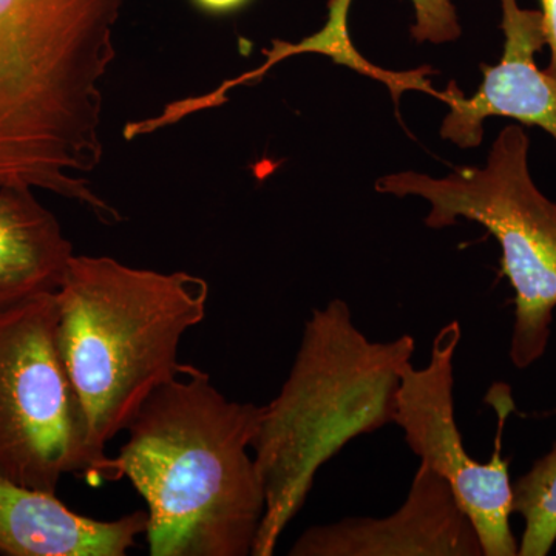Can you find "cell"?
<instances>
[{"label": "cell", "instance_id": "1", "mask_svg": "<svg viewBox=\"0 0 556 556\" xmlns=\"http://www.w3.org/2000/svg\"><path fill=\"white\" fill-rule=\"evenodd\" d=\"M126 0H0V189L97 208L104 80Z\"/></svg>", "mask_w": 556, "mask_h": 556}, {"label": "cell", "instance_id": "2", "mask_svg": "<svg viewBox=\"0 0 556 556\" xmlns=\"http://www.w3.org/2000/svg\"><path fill=\"white\" fill-rule=\"evenodd\" d=\"M262 413L192 365L146 399L113 464L144 497L150 556L252 555L266 507L249 453Z\"/></svg>", "mask_w": 556, "mask_h": 556}, {"label": "cell", "instance_id": "3", "mask_svg": "<svg viewBox=\"0 0 556 556\" xmlns=\"http://www.w3.org/2000/svg\"><path fill=\"white\" fill-rule=\"evenodd\" d=\"M415 351L409 334L388 342L368 339L345 300L311 313L288 379L263 405L252 442L266 496L252 555H274L325 464L354 439L394 424Z\"/></svg>", "mask_w": 556, "mask_h": 556}, {"label": "cell", "instance_id": "4", "mask_svg": "<svg viewBox=\"0 0 556 556\" xmlns=\"http://www.w3.org/2000/svg\"><path fill=\"white\" fill-rule=\"evenodd\" d=\"M208 283L177 270L73 255L58 289V343L98 453L182 365L178 348L207 313Z\"/></svg>", "mask_w": 556, "mask_h": 556}, {"label": "cell", "instance_id": "5", "mask_svg": "<svg viewBox=\"0 0 556 556\" xmlns=\"http://www.w3.org/2000/svg\"><path fill=\"white\" fill-rule=\"evenodd\" d=\"M529 149L526 130L510 124L493 141L485 166L457 167L442 178L397 172L375 186L386 195L426 200L430 229L466 218L495 236L504 276L515 291L508 356L518 369L532 367L546 354L556 308V203L536 188Z\"/></svg>", "mask_w": 556, "mask_h": 556}, {"label": "cell", "instance_id": "6", "mask_svg": "<svg viewBox=\"0 0 556 556\" xmlns=\"http://www.w3.org/2000/svg\"><path fill=\"white\" fill-rule=\"evenodd\" d=\"M0 473L51 493L67 475L118 481L61 356L56 292L0 313Z\"/></svg>", "mask_w": 556, "mask_h": 556}, {"label": "cell", "instance_id": "7", "mask_svg": "<svg viewBox=\"0 0 556 556\" xmlns=\"http://www.w3.org/2000/svg\"><path fill=\"white\" fill-rule=\"evenodd\" d=\"M463 329L452 320L439 329L426 367L409 364L399 390L394 424L412 452L444 478L457 504L477 530L482 556H517L511 532L514 484L501 456L500 434L489 463H479L464 445L455 415V356Z\"/></svg>", "mask_w": 556, "mask_h": 556}, {"label": "cell", "instance_id": "8", "mask_svg": "<svg viewBox=\"0 0 556 556\" xmlns=\"http://www.w3.org/2000/svg\"><path fill=\"white\" fill-rule=\"evenodd\" d=\"M291 556H482L473 522L448 482L420 463L408 495L382 518L348 517L306 529Z\"/></svg>", "mask_w": 556, "mask_h": 556}, {"label": "cell", "instance_id": "9", "mask_svg": "<svg viewBox=\"0 0 556 556\" xmlns=\"http://www.w3.org/2000/svg\"><path fill=\"white\" fill-rule=\"evenodd\" d=\"M500 3L506 38L500 64L481 65L484 80L473 97L466 98L455 83L444 93L450 112L441 135L463 149L481 144L484 123L492 116L540 127L556 141V83L535 61L547 46L543 13L521 9L518 0Z\"/></svg>", "mask_w": 556, "mask_h": 556}, {"label": "cell", "instance_id": "10", "mask_svg": "<svg viewBox=\"0 0 556 556\" xmlns=\"http://www.w3.org/2000/svg\"><path fill=\"white\" fill-rule=\"evenodd\" d=\"M146 529L148 511L102 521L0 473V555L126 556Z\"/></svg>", "mask_w": 556, "mask_h": 556}, {"label": "cell", "instance_id": "11", "mask_svg": "<svg viewBox=\"0 0 556 556\" xmlns=\"http://www.w3.org/2000/svg\"><path fill=\"white\" fill-rule=\"evenodd\" d=\"M73 255L72 241L35 190L0 189V313L58 292Z\"/></svg>", "mask_w": 556, "mask_h": 556}, {"label": "cell", "instance_id": "12", "mask_svg": "<svg viewBox=\"0 0 556 556\" xmlns=\"http://www.w3.org/2000/svg\"><path fill=\"white\" fill-rule=\"evenodd\" d=\"M514 514L525 521L519 556H546L556 543V442L514 482Z\"/></svg>", "mask_w": 556, "mask_h": 556}, {"label": "cell", "instance_id": "13", "mask_svg": "<svg viewBox=\"0 0 556 556\" xmlns=\"http://www.w3.org/2000/svg\"><path fill=\"white\" fill-rule=\"evenodd\" d=\"M416 22L412 36L416 42L447 43L460 38V24L452 0H409Z\"/></svg>", "mask_w": 556, "mask_h": 556}, {"label": "cell", "instance_id": "14", "mask_svg": "<svg viewBox=\"0 0 556 556\" xmlns=\"http://www.w3.org/2000/svg\"><path fill=\"white\" fill-rule=\"evenodd\" d=\"M543 5L544 30H546L547 47L551 50V61L544 72L556 83V0H541Z\"/></svg>", "mask_w": 556, "mask_h": 556}, {"label": "cell", "instance_id": "15", "mask_svg": "<svg viewBox=\"0 0 556 556\" xmlns=\"http://www.w3.org/2000/svg\"><path fill=\"white\" fill-rule=\"evenodd\" d=\"M201 10L208 13H229L243 7L248 0H193Z\"/></svg>", "mask_w": 556, "mask_h": 556}]
</instances>
